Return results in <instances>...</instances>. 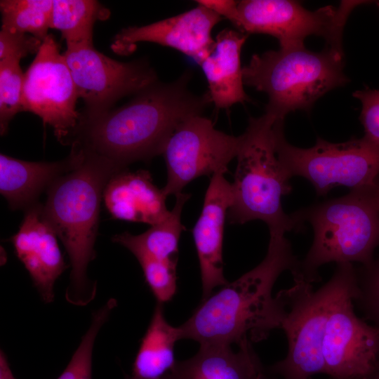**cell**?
Returning a JSON list of instances; mask_svg holds the SVG:
<instances>
[{
  "instance_id": "20",
  "label": "cell",
  "mask_w": 379,
  "mask_h": 379,
  "mask_svg": "<svg viewBox=\"0 0 379 379\" xmlns=\"http://www.w3.org/2000/svg\"><path fill=\"white\" fill-rule=\"evenodd\" d=\"M234 351L231 345H201L190 359L177 361L168 379H256L263 373L262 364L246 340Z\"/></svg>"
},
{
  "instance_id": "30",
  "label": "cell",
  "mask_w": 379,
  "mask_h": 379,
  "mask_svg": "<svg viewBox=\"0 0 379 379\" xmlns=\"http://www.w3.org/2000/svg\"><path fill=\"white\" fill-rule=\"evenodd\" d=\"M352 95L362 104L360 120L364 128L363 138L379 147V90L357 91Z\"/></svg>"
},
{
  "instance_id": "36",
  "label": "cell",
  "mask_w": 379,
  "mask_h": 379,
  "mask_svg": "<svg viewBox=\"0 0 379 379\" xmlns=\"http://www.w3.org/2000/svg\"><path fill=\"white\" fill-rule=\"evenodd\" d=\"M161 379H168V376H167V375H166V376H164V377L163 378H161Z\"/></svg>"
},
{
  "instance_id": "35",
  "label": "cell",
  "mask_w": 379,
  "mask_h": 379,
  "mask_svg": "<svg viewBox=\"0 0 379 379\" xmlns=\"http://www.w3.org/2000/svg\"><path fill=\"white\" fill-rule=\"evenodd\" d=\"M256 379H269V378H267L265 375L264 372H263V373H260V374L257 377Z\"/></svg>"
},
{
  "instance_id": "29",
  "label": "cell",
  "mask_w": 379,
  "mask_h": 379,
  "mask_svg": "<svg viewBox=\"0 0 379 379\" xmlns=\"http://www.w3.org/2000/svg\"><path fill=\"white\" fill-rule=\"evenodd\" d=\"M42 41L27 34L0 32V62L6 61H20L29 54L37 53Z\"/></svg>"
},
{
  "instance_id": "1",
  "label": "cell",
  "mask_w": 379,
  "mask_h": 379,
  "mask_svg": "<svg viewBox=\"0 0 379 379\" xmlns=\"http://www.w3.org/2000/svg\"><path fill=\"white\" fill-rule=\"evenodd\" d=\"M190 70L170 83L157 81L115 109L86 116L69 144L84 153L105 159L123 171L135 161L162 154L178 126L187 118L201 114L211 102L206 93L189 89Z\"/></svg>"
},
{
  "instance_id": "23",
  "label": "cell",
  "mask_w": 379,
  "mask_h": 379,
  "mask_svg": "<svg viewBox=\"0 0 379 379\" xmlns=\"http://www.w3.org/2000/svg\"><path fill=\"white\" fill-rule=\"evenodd\" d=\"M109 11L93 0H53L51 28L60 31L67 47L93 44L95 22Z\"/></svg>"
},
{
  "instance_id": "8",
  "label": "cell",
  "mask_w": 379,
  "mask_h": 379,
  "mask_svg": "<svg viewBox=\"0 0 379 379\" xmlns=\"http://www.w3.org/2000/svg\"><path fill=\"white\" fill-rule=\"evenodd\" d=\"M276 149L289 177L307 179L318 197L337 186L354 190L379 184V147L364 138L339 143L318 138L313 147L300 148L287 142L284 121H280L277 124Z\"/></svg>"
},
{
  "instance_id": "17",
  "label": "cell",
  "mask_w": 379,
  "mask_h": 379,
  "mask_svg": "<svg viewBox=\"0 0 379 379\" xmlns=\"http://www.w3.org/2000/svg\"><path fill=\"white\" fill-rule=\"evenodd\" d=\"M166 197L162 188L154 184L148 171L126 169L109 179L102 201L112 218L152 226L168 215Z\"/></svg>"
},
{
  "instance_id": "15",
  "label": "cell",
  "mask_w": 379,
  "mask_h": 379,
  "mask_svg": "<svg viewBox=\"0 0 379 379\" xmlns=\"http://www.w3.org/2000/svg\"><path fill=\"white\" fill-rule=\"evenodd\" d=\"M225 173L219 172L211 177L201 214L192 230L200 267L202 300L208 298L215 288L228 283L223 272L222 248L232 190Z\"/></svg>"
},
{
  "instance_id": "24",
  "label": "cell",
  "mask_w": 379,
  "mask_h": 379,
  "mask_svg": "<svg viewBox=\"0 0 379 379\" xmlns=\"http://www.w3.org/2000/svg\"><path fill=\"white\" fill-rule=\"evenodd\" d=\"M52 0H1V29L31 34L42 41L51 28Z\"/></svg>"
},
{
  "instance_id": "21",
  "label": "cell",
  "mask_w": 379,
  "mask_h": 379,
  "mask_svg": "<svg viewBox=\"0 0 379 379\" xmlns=\"http://www.w3.org/2000/svg\"><path fill=\"white\" fill-rule=\"evenodd\" d=\"M182 339L179 327L171 325L157 302L127 379H161L174 368V347Z\"/></svg>"
},
{
  "instance_id": "6",
  "label": "cell",
  "mask_w": 379,
  "mask_h": 379,
  "mask_svg": "<svg viewBox=\"0 0 379 379\" xmlns=\"http://www.w3.org/2000/svg\"><path fill=\"white\" fill-rule=\"evenodd\" d=\"M344 53L329 47L313 52L305 46L252 56L242 67L244 84L268 96L266 114L276 120L295 110L309 111L317 100L349 79Z\"/></svg>"
},
{
  "instance_id": "3",
  "label": "cell",
  "mask_w": 379,
  "mask_h": 379,
  "mask_svg": "<svg viewBox=\"0 0 379 379\" xmlns=\"http://www.w3.org/2000/svg\"><path fill=\"white\" fill-rule=\"evenodd\" d=\"M81 152L80 164L51 185L42 204L43 216L62 243L70 262L65 298L77 306L88 304L96 294V283L88 279L87 269L95 257L105 187L121 172L105 159Z\"/></svg>"
},
{
  "instance_id": "31",
  "label": "cell",
  "mask_w": 379,
  "mask_h": 379,
  "mask_svg": "<svg viewBox=\"0 0 379 379\" xmlns=\"http://www.w3.org/2000/svg\"><path fill=\"white\" fill-rule=\"evenodd\" d=\"M197 4L203 6L230 20L236 26L238 20V1L232 0H199Z\"/></svg>"
},
{
  "instance_id": "16",
  "label": "cell",
  "mask_w": 379,
  "mask_h": 379,
  "mask_svg": "<svg viewBox=\"0 0 379 379\" xmlns=\"http://www.w3.org/2000/svg\"><path fill=\"white\" fill-rule=\"evenodd\" d=\"M57 235L37 203L25 211L18 232L11 241L15 254L28 271L34 286L46 303L54 300V285L67 269Z\"/></svg>"
},
{
  "instance_id": "25",
  "label": "cell",
  "mask_w": 379,
  "mask_h": 379,
  "mask_svg": "<svg viewBox=\"0 0 379 379\" xmlns=\"http://www.w3.org/2000/svg\"><path fill=\"white\" fill-rule=\"evenodd\" d=\"M117 305V300L110 298L93 313L89 328L82 336L79 345L58 379H81L87 372L91 371L95 339L101 327L107 321Z\"/></svg>"
},
{
  "instance_id": "11",
  "label": "cell",
  "mask_w": 379,
  "mask_h": 379,
  "mask_svg": "<svg viewBox=\"0 0 379 379\" xmlns=\"http://www.w3.org/2000/svg\"><path fill=\"white\" fill-rule=\"evenodd\" d=\"M78 98L64 55L48 34L25 73L23 109L38 115L61 143L69 144L81 118L76 109Z\"/></svg>"
},
{
  "instance_id": "5",
  "label": "cell",
  "mask_w": 379,
  "mask_h": 379,
  "mask_svg": "<svg viewBox=\"0 0 379 379\" xmlns=\"http://www.w3.org/2000/svg\"><path fill=\"white\" fill-rule=\"evenodd\" d=\"M293 213L301 223L310 222L314 231L298 273L308 281L320 280L318 269L324 264L365 265L374 258L379 246V184Z\"/></svg>"
},
{
  "instance_id": "37",
  "label": "cell",
  "mask_w": 379,
  "mask_h": 379,
  "mask_svg": "<svg viewBox=\"0 0 379 379\" xmlns=\"http://www.w3.org/2000/svg\"><path fill=\"white\" fill-rule=\"evenodd\" d=\"M378 6H379V1L377 2Z\"/></svg>"
},
{
  "instance_id": "27",
  "label": "cell",
  "mask_w": 379,
  "mask_h": 379,
  "mask_svg": "<svg viewBox=\"0 0 379 379\" xmlns=\"http://www.w3.org/2000/svg\"><path fill=\"white\" fill-rule=\"evenodd\" d=\"M139 262L149 288L157 302L170 301L177 291L176 260H161L145 252L130 251Z\"/></svg>"
},
{
  "instance_id": "12",
  "label": "cell",
  "mask_w": 379,
  "mask_h": 379,
  "mask_svg": "<svg viewBox=\"0 0 379 379\" xmlns=\"http://www.w3.org/2000/svg\"><path fill=\"white\" fill-rule=\"evenodd\" d=\"M63 55L79 98L85 103L83 115L108 111L120 98L138 94L158 81L147 61L119 62L98 51L93 44L67 47Z\"/></svg>"
},
{
  "instance_id": "18",
  "label": "cell",
  "mask_w": 379,
  "mask_h": 379,
  "mask_svg": "<svg viewBox=\"0 0 379 379\" xmlns=\"http://www.w3.org/2000/svg\"><path fill=\"white\" fill-rule=\"evenodd\" d=\"M82 152L72 147L63 160L51 162L28 161L0 154V192L12 210H27L38 202L60 176L74 169Z\"/></svg>"
},
{
  "instance_id": "13",
  "label": "cell",
  "mask_w": 379,
  "mask_h": 379,
  "mask_svg": "<svg viewBox=\"0 0 379 379\" xmlns=\"http://www.w3.org/2000/svg\"><path fill=\"white\" fill-rule=\"evenodd\" d=\"M355 291L331 307L325 328V374L331 379H368L379 364V329L354 312Z\"/></svg>"
},
{
  "instance_id": "10",
  "label": "cell",
  "mask_w": 379,
  "mask_h": 379,
  "mask_svg": "<svg viewBox=\"0 0 379 379\" xmlns=\"http://www.w3.org/2000/svg\"><path fill=\"white\" fill-rule=\"evenodd\" d=\"M242 135L234 136L215 128L212 121L201 114L181 122L168 139L162 155L167 180L164 194L175 195L193 180L226 173L237 157Z\"/></svg>"
},
{
  "instance_id": "2",
  "label": "cell",
  "mask_w": 379,
  "mask_h": 379,
  "mask_svg": "<svg viewBox=\"0 0 379 379\" xmlns=\"http://www.w3.org/2000/svg\"><path fill=\"white\" fill-rule=\"evenodd\" d=\"M267 254L255 267L202 300L192 316L180 326L182 339L201 345L257 343L281 328L284 308L272 295L279 275L299 272L300 261L293 254L283 232H270Z\"/></svg>"
},
{
  "instance_id": "22",
  "label": "cell",
  "mask_w": 379,
  "mask_h": 379,
  "mask_svg": "<svg viewBox=\"0 0 379 379\" xmlns=\"http://www.w3.org/2000/svg\"><path fill=\"white\" fill-rule=\"evenodd\" d=\"M190 196L184 192L177 194L174 207L167 217L146 232L138 235L125 232L115 234L112 241L129 251L138 249L161 260L178 261L179 239L185 230L181 213Z\"/></svg>"
},
{
  "instance_id": "19",
  "label": "cell",
  "mask_w": 379,
  "mask_h": 379,
  "mask_svg": "<svg viewBox=\"0 0 379 379\" xmlns=\"http://www.w3.org/2000/svg\"><path fill=\"white\" fill-rule=\"evenodd\" d=\"M247 36L233 29L222 30L215 39L213 50L199 65L208 84L211 101L218 109L249 100L241 67V51Z\"/></svg>"
},
{
  "instance_id": "28",
  "label": "cell",
  "mask_w": 379,
  "mask_h": 379,
  "mask_svg": "<svg viewBox=\"0 0 379 379\" xmlns=\"http://www.w3.org/2000/svg\"><path fill=\"white\" fill-rule=\"evenodd\" d=\"M353 301L372 325L379 329V255L356 269Z\"/></svg>"
},
{
  "instance_id": "4",
  "label": "cell",
  "mask_w": 379,
  "mask_h": 379,
  "mask_svg": "<svg viewBox=\"0 0 379 379\" xmlns=\"http://www.w3.org/2000/svg\"><path fill=\"white\" fill-rule=\"evenodd\" d=\"M279 121L264 114L251 118L237 159L227 212L230 223L265 222L270 232H298L302 224L283 210L281 198L292 190L290 177L279 159L276 131Z\"/></svg>"
},
{
  "instance_id": "34",
  "label": "cell",
  "mask_w": 379,
  "mask_h": 379,
  "mask_svg": "<svg viewBox=\"0 0 379 379\" xmlns=\"http://www.w3.org/2000/svg\"><path fill=\"white\" fill-rule=\"evenodd\" d=\"M81 379H92L91 378V371L87 372Z\"/></svg>"
},
{
  "instance_id": "32",
  "label": "cell",
  "mask_w": 379,
  "mask_h": 379,
  "mask_svg": "<svg viewBox=\"0 0 379 379\" xmlns=\"http://www.w3.org/2000/svg\"><path fill=\"white\" fill-rule=\"evenodd\" d=\"M0 379H15L4 352H0Z\"/></svg>"
},
{
  "instance_id": "14",
  "label": "cell",
  "mask_w": 379,
  "mask_h": 379,
  "mask_svg": "<svg viewBox=\"0 0 379 379\" xmlns=\"http://www.w3.org/2000/svg\"><path fill=\"white\" fill-rule=\"evenodd\" d=\"M214 11L199 5L192 9L156 22L128 27L114 38L111 48L119 55H129L140 42H152L176 49L200 65L212 52V30L222 20Z\"/></svg>"
},
{
  "instance_id": "9",
  "label": "cell",
  "mask_w": 379,
  "mask_h": 379,
  "mask_svg": "<svg viewBox=\"0 0 379 379\" xmlns=\"http://www.w3.org/2000/svg\"><path fill=\"white\" fill-rule=\"evenodd\" d=\"M364 1H343L311 11L288 0L238 1L235 27L241 32L267 34L277 38L281 48L304 46L310 36H321L326 46L343 51V32L352 11Z\"/></svg>"
},
{
  "instance_id": "33",
  "label": "cell",
  "mask_w": 379,
  "mask_h": 379,
  "mask_svg": "<svg viewBox=\"0 0 379 379\" xmlns=\"http://www.w3.org/2000/svg\"><path fill=\"white\" fill-rule=\"evenodd\" d=\"M368 379H379V364Z\"/></svg>"
},
{
  "instance_id": "26",
  "label": "cell",
  "mask_w": 379,
  "mask_h": 379,
  "mask_svg": "<svg viewBox=\"0 0 379 379\" xmlns=\"http://www.w3.org/2000/svg\"><path fill=\"white\" fill-rule=\"evenodd\" d=\"M25 74L20 61L0 62V132L4 135L13 117L24 111L22 105Z\"/></svg>"
},
{
  "instance_id": "7",
  "label": "cell",
  "mask_w": 379,
  "mask_h": 379,
  "mask_svg": "<svg viewBox=\"0 0 379 379\" xmlns=\"http://www.w3.org/2000/svg\"><path fill=\"white\" fill-rule=\"evenodd\" d=\"M293 277V285L277 294L284 308L281 328L287 338L288 352L270 371L283 379H310L325 374L323 343L328 315L336 300L356 290V269L352 263L337 264L331 278L315 291L302 275Z\"/></svg>"
}]
</instances>
